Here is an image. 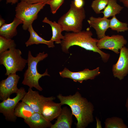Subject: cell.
<instances>
[{
    "instance_id": "1",
    "label": "cell",
    "mask_w": 128,
    "mask_h": 128,
    "mask_svg": "<svg viewBox=\"0 0 128 128\" xmlns=\"http://www.w3.org/2000/svg\"><path fill=\"white\" fill-rule=\"evenodd\" d=\"M57 97L62 105H67L70 108L77 121V128H85L94 121L93 105L78 91L67 96L59 94Z\"/></svg>"
},
{
    "instance_id": "28",
    "label": "cell",
    "mask_w": 128,
    "mask_h": 128,
    "mask_svg": "<svg viewBox=\"0 0 128 128\" xmlns=\"http://www.w3.org/2000/svg\"><path fill=\"white\" fill-rule=\"evenodd\" d=\"M75 6L78 8H81L83 7L84 5L83 0H74L73 1Z\"/></svg>"
},
{
    "instance_id": "10",
    "label": "cell",
    "mask_w": 128,
    "mask_h": 128,
    "mask_svg": "<svg viewBox=\"0 0 128 128\" xmlns=\"http://www.w3.org/2000/svg\"><path fill=\"white\" fill-rule=\"evenodd\" d=\"M55 99V97L53 96L45 97L40 95L38 91H33L32 88L29 87L21 101L30 106L35 112L41 114L42 108L44 103L48 101H53Z\"/></svg>"
},
{
    "instance_id": "12",
    "label": "cell",
    "mask_w": 128,
    "mask_h": 128,
    "mask_svg": "<svg viewBox=\"0 0 128 128\" xmlns=\"http://www.w3.org/2000/svg\"><path fill=\"white\" fill-rule=\"evenodd\" d=\"M112 70L114 77L120 80L128 74V48L124 46L120 50L117 63L113 65Z\"/></svg>"
},
{
    "instance_id": "16",
    "label": "cell",
    "mask_w": 128,
    "mask_h": 128,
    "mask_svg": "<svg viewBox=\"0 0 128 128\" xmlns=\"http://www.w3.org/2000/svg\"><path fill=\"white\" fill-rule=\"evenodd\" d=\"M24 121L31 128H50L52 124L41 114L38 112H35Z\"/></svg>"
},
{
    "instance_id": "17",
    "label": "cell",
    "mask_w": 128,
    "mask_h": 128,
    "mask_svg": "<svg viewBox=\"0 0 128 128\" xmlns=\"http://www.w3.org/2000/svg\"><path fill=\"white\" fill-rule=\"evenodd\" d=\"M23 23L22 20L15 17L11 23H5L0 27V35L7 38L11 39L17 34V27Z\"/></svg>"
},
{
    "instance_id": "18",
    "label": "cell",
    "mask_w": 128,
    "mask_h": 128,
    "mask_svg": "<svg viewBox=\"0 0 128 128\" xmlns=\"http://www.w3.org/2000/svg\"><path fill=\"white\" fill-rule=\"evenodd\" d=\"M28 30L30 34V36L28 40L25 43L26 46L34 44H43L47 45L49 48L55 47L54 42L50 40L49 41L45 40L40 36L34 30L32 25L29 26Z\"/></svg>"
},
{
    "instance_id": "31",
    "label": "cell",
    "mask_w": 128,
    "mask_h": 128,
    "mask_svg": "<svg viewBox=\"0 0 128 128\" xmlns=\"http://www.w3.org/2000/svg\"><path fill=\"white\" fill-rule=\"evenodd\" d=\"M18 0H6L7 4L11 3L12 4H14L17 3Z\"/></svg>"
},
{
    "instance_id": "22",
    "label": "cell",
    "mask_w": 128,
    "mask_h": 128,
    "mask_svg": "<svg viewBox=\"0 0 128 128\" xmlns=\"http://www.w3.org/2000/svg\"><path fill=\"white\" fill-rule=\"evenodd\" d=\"M110 28L118 32H123L128 30V24L123 22L117 19L116 16L112 17L110 19Z\"/></svg>"
},
{
    "instance_id": "32",
    "label": "cell",
    "mask_w": 128,
    "mask_h": 128,
    "mask_svg": "<svg viewBox=\"0 0 128 128\" xmlns=\"http://www.w3.org/2000/svg\"><path fill=\"white\" fill-rule=\"evenodd\" d=\"M5 20L1 18H0V27L5 24Z\"/></svg>"
},
{
    "instance_id": "21",
    "label": "cell",
    "mask_w": 128,
    "mask_h": 128,
    "mask_svg": "<svg viewBox=\"0 0 128 128\" xmlns=\"http://www.w3.org/2000/svg\"><path fill=\"white\" fill-rule=\"evenodd\" d=\"M123 8L118 4L117 0H109L106 6L101 12L103 14V17L108 18L120 14Z\"/></svg>"
},
{
    "instance_id": "14",
    "label": "cell",
    "mask_w": 128,
    "mask_h": 128,
    "mask_svg": "<svg viewBox=\"0 0 128 128\" xmlns=\"http://www.w3.org/2000/svg\"><path fill=\"white\" fill-rule=\"evenodd\" d=\"M62 105L60 103H55L53 100L46 101L42 106L41 114L51 122L58 117L61 111Z\"/></svg>"
},
{
    "instance_id": "23",
    "label": "cell",
    "mask_w": 128,
    "mask_h": 128,
    "mask_svg": "<svg viewBox=\"0 0 128 128\" xmlns=\"http://www.w3.org/2000/svg\"><path fill=\"white\" fill-rule=\"evenodd\" d=\"M104 123L105 128H128L122 118L116 117L107 118Z\"/></svg>"
},
{
    "instance_id": "2",
    "label": "cell",
    "mask_w": 128,
    "mask_h": 128,
    "mask_svg": "<svg viewBox=\"0 0 128 128\" xmlns=\"http://www.w3.org/2000/svg\"><path fill=\"white\" fill-rule=\"evenodd\" d=\"M92 35L89 27L86 30L78 32L65 33L61 44L63 51L68 53L69 49L71 46H77L86 50L99 53L103 62H107L110 57V54L103 52L98 48L97 43L99 39L92 38Z\"/></svg>"
},
{
    "instance_id": "29",
    "label": "cell",
    "mask_w": 128,
    "mask_h": 128,
    "mask_svg": "<svg viewBox=\"0 0 128 128\" xmlns=\"http://www.w3.org/2000/svg\"><path fill=\"white\" fill-rule=\"evenodd\" d=\"M96 128H102L101 122L100 120L97 117H96Z\"/></svg>"
},
{
    "instance_id": "4",
    "label": "cell",
    "mask_w": 128,
    "mask_h": 128,
    "mask_svg": "<svg viewBox=\"0 0 128 128\" xmlns=\"http://www.w3.org/2000/svg\"><path fill=\"white\" fill-rule=\"evenodd\" d=\"M86 17L84 7H76L72 1L69 9L60 18L58 23L61 26L63 31L78 32L82 31V22Z\"/></svg>"
},
{
    "instance_id": "11",
    "label": "cell",
    "mask_w": 128,
    "mask_h": 128,
    "mask_svg": "<svg viewBox=\"0 0 128 128\" xmlns=\"http://www.w3.org/2000/svg\"><path fill=\"white\" fill-rule=\"evenodd\" d=\"M20 77L16 73L10 74L6 79L0 82V100L3 101L18 91L17 85Z\"/></svg>"
},
{
    "instance_id": "15",
    "label": "cell",
    "mask_w": 128,
    "mask_h": 128,
    "mask_svg": "<svg viewBox=\"0 0 128 128\" xmlns=\"http://www.w3.org/2000/svg\"><path fill=\"white\" fill-rule=\"evenodd\" d=\"M73 115L72 111L67 107H63L57 120L50 128H71L73 122Z\"/></svg>"
},
{
    "instance_id": "6",
    "label": "cell",
    "mask_w": 128,
    "mask_h": 128,
    "mask_svg": "<svg viewBox=\"0 0 128 128\" xmlns=\"http://www.w3.org/2000/svg\"><path fill=\"white\" fill-rule=\"evenodd\" d=\"M46 5L42 3L29 4L22 1L18 3L15 8V16L23 21L24 30L28 29L29 26L37 18L38 13Z\"/></svg>"
},
{
    "instance_id": "13",
    "label": "cell",
    "mask_w": 128,
    "mask_h": 128,
    "mask_svg": "<svg viewBox=\"0 0 128 128\" xmlns=\"http://www.w3.org/2000/svg\"><path fill=\"white\" fill-rule=\"evenodd\" d=\"M90 26L95 30L98 39H100L105 37V33L110 28V19L104 17H90L87 20Z\"/></svg>"
},
{
    "instance_id": "25",
    "label": "cell",
    "mask_w": 128,
    "mask_h": 128,
    "mask_svg": "<svg viewBox=\"0 0 128 128\" xmlns=\"http://www.w3.org/2000/svg\"><path fill=\"white\" fill-rule=\"evenodd\" d=\"M108 1L109 0H94L91 3V6L96 13L99 14L106 6Z\"/></svg>"
},
{
    "instance_id": "24",
    "label": "cell",
    "mask_w": 128,
    "mask_h": 128,
    "mask_svg": "<svg viewBox=\"0 0 128 128\" xmlns=\"http://www.w3.org/2000/svg\"><path fill=\"white\" fill-rule=\"evenodd\" d=\"M16 46L13 40L0 35V54Z\"/></svg>"
},
{
    "instance_id": "30",
    "label": "cell",
    "mask_w": 128,
    "mask_h": 128,
    "mask_svg": "<svg viewBox=\"0 0 128 128\" xmlns=\"http://www.w3.org/2000/svg\"><path fill=\"white\" fill-rule=\"evenodd\" d=\"M123 5L128 9V0H119Z\"/></svg>"
},
{
    "instance_id": "7",
    "label": "cell",
    "mask_w": 128,
    "mask_h": 128,
    "mask_svg": "<svg viewBox=\"0 0 128 128\" xmlns=\"http://www.w3.org/2000/svg\"><path fill=\"white\" fill-rule=\"evenodd\" d=\"M26 92L24 88L21 87L15 97L12 98L9 97L0 103V112L3 114L6 120L14 122L16 121L17 117L14 114V110Z\"/></svg>"
},
{
    "instance_id": "33",
    "label": "cell",
    "mask_w": 128,
    "mask_h": 128,
    "mask_svg": "<svg viewBox=\"0 0 128 128\" xmlns=\"http://www.w3.org/2000/svg\"><path fill=\"white\" fill-rule=\"evenodd\" d=\"M125 105L127 109V111L128 112V96L127 97L126 99Z\"/></svg>"
},
{
    "instance_id": "26",
    "label": "cell",
    "mask_w": 128,
    "mask_h": 128,
    "mask_svg": "<svg viewBox=\"0 0 128 128\" xmlns=\"http://www.w3.org/2000/svg\"><path fill=\"white\" fill-rule=\"evenodd\" d=\"M64 0H51L47 4L50 5L51 12L55 14L64 2Z\"/></svg>"
},
{
    "instance_id": "8",
    "label": "cell",
    "mask_w": 128,
    "mask_h": 128,
    "mask_svg": "<svg viewBox=\"0 0 128 128\" xmlns=\"http://www.w3.org/2000/svg\"><path fill=\"white\" fill-rule=\"evenodd\" d=\"M127 43L124 36L119 35H114L111 36L106 35L99 39L97 43L98 48L100 50L104 49L110 50L117 54Z\"/></svg>"
},
{
    "instance_id": "3",
    "label": "cell",
    "mask_w": 128,
    "mask_h": 128,
    "mask_svg": "<svg viewBox=\"0 0 128 128\" xmlns=\"http://www.w3.org/2000/svg\"><path fill=\"white\" fill-rule=\"evenodd\" d=\"M47 53L44 52H40L36 56H33L30 50L28 51L27 60L28 67L24 75V78L22 83L32 88L34 87L40 91H42L43 89L40 85L39 81L42 77L46 76H50L47 69L42 74L39 73L37 71L38 63L43 60L48 56Z\"/></svg>"
},
{
    "instance_id": "27",
    "label": "cell",
    "mask_w": 128,
    "mask_h": 128,
    "mask_svg": "<svg viewBox=\"0 0 128 128\" xmlns=\"http://www.w3.org/2000/svg\"><path fill=\"white\" fill-rule=\"evenodd\" d=\"M21 1H24L28 3L31 4L43 3L47 4V3L51 0H20Z\"/></svg>"
},
{
    "instance_id": "19",
    "label": "cell",
    "mask_w": 128,
    "mask_h": 128,
    "mask_svg": "<svg viewBox=\"0 0 128 128\" xmlns=\"http://www.w3.org/2000/svg\"><path fill=\"white\" fill-rule=\"evenodd\" d=\"M42 22L49 24L51 27L52 36L50 40L55 41L56 44H61V39H63L64 38V36L62 34V32L63 31L61 26L58 22L50 20L46 17L44 18Z\"/></svg>"
},
{
    "instance_id": "5",
    "label": "cell",
    "mask_w": 128,
    "mask_h": 128,
    "mask_svg": "<svg viewBox=\"0 0 128 128\" xmlns=\"http://www.w3.org/2000/svg\"><path fill=\"white\" fill-rule=\"evenodd\" d=\"M22 54L21 50L15 47L0 54V64L6 68L5 75L22 71L27 63V60L22 57Z\"/></svg>"
},
{
    "instance_id": "9",
    "label": "cell",
    "mask_w": 128,
    "mask_h": 128,
    "mask_svg": "<svg viewBox=\"0 0 128 128\" xmlns=\"http://www.w3.org/2000/svg\"><path fill=\"white\" fill-rule=\"evenodd\" d=\"M99 69V67H98L93 70L86 69L82 71L75 72L70 71L65 68L63 71L59 72V73L63 78H69L75 82L82 83L84 80L94 79L100 74Z\"/></svg>"
},
{
    "instance_id": "20",
    "label": "cell",
    "mask_w": 128,
    "mask_h": 128,
    "mask_svg": "<svg viewBox=\"0 0 128 128\" xmlns=\"http://www.w3.org/2000/svg\"><path fill=\"white\" fill-rule=\"evenodd\" d=\"M35 112L29 105L22 101L18 102L15 108L14 114L17 117L26 120L29 118Z\"/></svg>"
}]
</instances>
